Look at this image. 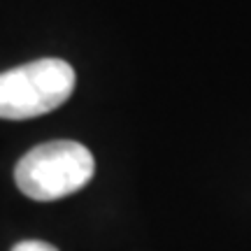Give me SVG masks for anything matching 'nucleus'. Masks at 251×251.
<instances>
[{
  "label": "nucleus",
  "mask_w": 251,
  "mask_h": 251,
  "mask_svg": "<svg viewBox=\"0 0 251 251\" xmlns=\"http://www.w3.org/2000/svg\"><path fill=\"white\" fill-rule=\"evenodd\" d=\"M75 70L63 58H40L0 72V119L24 121L54 112L72 96Z\"/></svg>",
  "instance_id": "2"
},
{
  "label": "nucleus",
  "mask_w": 251,
  "mask_h": 251,
  "mask_svg": "<svg viewBox=\"0 0 251 251\" xmlns=\"http://www.w3.org/2000/svg\"><path fill=\"white\" fill-rule=\"evenodd\" d=\"M12 251H58L54 244L42 242V240H24L12 247Z\"/></svg>",
  "instance_id": "3"
},
{
  "label": "nucleus",
  "mask_w": 251,
  "mask_h": 251,
  "mask_svg": "<svg viewBox=\"0 0 251 251\" xmlns=\"http://www.w3.org/2000/svg\"><path fill=\"white\" fill-rule=\"evenodd\" d=\"M96 158L81 142L54 140L33 147L14 168V181L24 196L49 202L72 196L93 179Z\"/></svg>",
  "instance_id": "1"
}]
</instances>
